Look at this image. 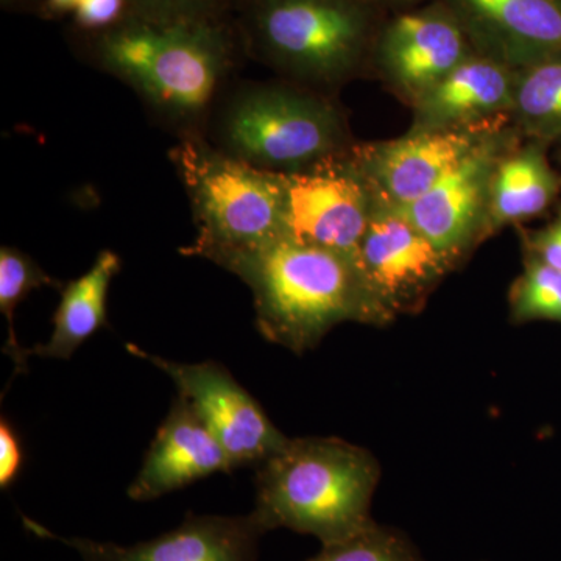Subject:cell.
<instances>
[{
  "label": "cell",
  "mask_w": 561,
  "mask_h": 561,
  "mask_svg": "<svg viewBox=\"0 0 561 561\" xmlns=\"http://www.w3.org/2000/svg\"><path fill=\"white\" fill-rule=\"evenodd\" d=\"M253 291L256 327L268 342L302 354L343 323L386 324L359 265L345 254L278 238L217 262Z\"/></svg>",
  "instance_id": "1"
},
{
  "label": "cell",
  "mask_w": 561,
  "mask_h": 561,
  "mask_svg": "<svg viewBox=\"0 0 561 561\" xmlns=\"http://www.w3.org/2000/svg\"><path fill=\"white\" fill-rule=\"evenodd\" d=\"M95 60L130 84L161 117L192 128L216 101L231 66L230 32L219 20H154L128 13L95 33Z\"/></svg>",
  "instance_id": "2"
},
{
  "label": "cell",
  "mask_w": 561,
  "mask_h": 561,
  "mask_svg": "<svg viewBox=\"0 0 561 561\" xmlns=\"http://www.w3.org/2000/svg\"><path fill=\"white\" fill-rule=\"evenodd\" d=\"M381 479L367 449L335 437L289 438L256 468L253 515L265 531L289 529L323 545L367 529Z\"/></svg>",
  "instance_id": "3"
},
{
  "label": "cell",
  "mask_w": 561,
  "mask_h": 561,
  "mask_svg": "<svg viewBox=\"0 0 561 561\" xmlns=\"http://www.w3.org/2000/svg\"><path fill=\"white\" fill-rule=\"evenodd\" d=\"M194 210L198 236L181 253L219 262L284 238L280 173L236 160L197 135L171 151Z\"/></svg>",
  "instance_id": "4"
},
{
  "label": "cell",
  "mask_w": 561,
  "mask_h": 561,
  "mask_svg": "<svg viewBox=\"0 0 561 561\" xmlns=\"http://www.w3.org/2000/svg\"><path fill=\"white\" fill-rule=\"evenodd\" d=\"M220 150L264 171L297 172L327 160L342 139L330 105L278 87L239 91L217 121Z\"/></svg>",
  "instance_id": "5"
},
{
  "label": "cell",
  "mask_w": 561,
  "mask_h": 561,
  "mask_svg": "<svg viewBox=\"0 0 561 561\" xmlns=\"http://www.w3.org/2000/svg\"><path fill=\"white\" fill-rule=\"evenodd\" d=\"M245 33L272 65L306 79L331 80L359 60L368 20L359 0H253Z\"/></svg>",
  "instance_id": "6"
},
{
  "label": "cell",
  "mask_w": 561,
  "mask_h": 561,
  "mask_svg": "<svg viewBox=\"0 0 561 561\" xmlns=\"http://www.w3.org/2000/svg\"><path fill=\"white\" fill-rule=\"evenodd\" d=\"M128 353L149 362L175 382L179 393L187 400L203 423L224 446L232 470L257 468L286 446L289 437L268 419L260 402L236 381L217 362L180 364L154 356L128 343Z\"/></svg>",
  "instance_id": "7"
},
{
  "label": "cell",
  "mask_w": 561,
  "mask_h": 561,
  "mask_svg": "<svg viewBox=\"0 0 561 561\" xmlns=\"http://www.w3.org/2000/svg\"><path fill=\"white\" fill-rule=\"evenodd\" d=\"M280 176L284 238L335 251L357 262L371 217L359 175L346 165L323 160Z\"/></svg>",
  "instance_id": "8"
},
{
  "label": "cell",
  "mask_w": 561,
  "mask_h": 561,
  "mask_svg": "<svg viewBox=\"0 0 561 561\" xmlns=\"http://www.w3.org/2000/svg\"><path fill=\"white\" fill-rule=\"evenodd\" d=\"M453 264L397 208L371 214L357 254L368 289L391 319L419 309Z\"/></svg>",
  "instance_id": "9"
},
{
  "label": "cell",
  "mask_w": 561,
  "mask_h": 561,
  "mask_svg": "<svg viewBox=\"0 0 561 561\" xmlns=\"http://www.w3.org/2000/svg\"><path fill=\"white\" fill-rule=\"evenodd\" d=\"M25 529L68 546L84 561H254L267 531L253 512L245 516L187 515L176 529L131 546L61 537L22 516Z\"/></svg>",
  "instance_id": "10"
},
{
  "label": "cell",
  "mask_w": 561,
  "mask_h": 561,
  "mask_svg": "<svg viewBox=\"0 0 561 561\" xmlns=\"http://www.w3.org/2000/svg\"><path fill=\"white\" fill-rule=\"evenodd\" d=\"M391 79L420 98L470 57V36L448 7L401 14L378 44Z\"/></svg>",
  "instance_id": "11"
},
{
  "label": "cell",
  "mask_w": 561,
  "mask_h": 561,
  "mask_svg": "<svg viewBox=\"0 0 561 561\" xmlns=\"http://www.w3.org/2000/svg\"><path fill=\"white\" fill-rule=\"evenodd\" d=\"M230 471L224 446L179 394L154 435L138 476L128 486V497L136 502L158 500L216 472Z\"/></svg>",
  "instance_id": "12"
},
{
  "label": "cell",
  "mask_w": 561,
  "mask_h": 561,
  "mask_svg": "<svg viewBox=\"0 0 561 561\" xmlns=\"http://www.w3.org/2000/svg\"><path fill=\"white\" fill-rule=\"evenodd\" d=\"M470 39L504 62L561 55V0H448Z\"/></svg>",
  "instance_id": "13"
},
{
  "label": "cell",
  "mask_w": 561,
  "mask_h": 561,
  "mask_svg": "<svg viewBox=\"0 0 561 561\" xmlns=\"http://www.w3.org/2000/svg\"><path fill=\"white\" fill-rule=\"evenodd\" d=\"M493 149L479 144L431 191L400 209L442 253L459 260L476 234L491 183Z\"/></svg>",
  "instance_id": "14"
},
{
  "label": "cell",
  "mask_w": 561,
  "mask_h": 561,
  "mask_svg": "<svg viewBox=\"0 0 561 561\" xmlns=\"http://www.w3.org/2000/svg\"><path fill=\"white\" fill-rule=\"evenodd\" d=\"M479 144L471 133L432 128L376 150L371 176L394 208H401L423 197Z\"/></svg>",
  "instance_id": "15"
},
{
  "label": "cell",
  "mask_w": 561,
  "mask_h": 561,
  "mask_svg": "<svg viewBox=\"0 0 561 561\" xmlns=\"http://www.w3.org/2000/svg\"><path fill=\"white\" fill-rule=\"evenodd\" d=\"M512 77L504 61L490 55H470L440 83L420 98V117L442 128L504 108L513 99Z\"/></svg>",
  "instance_id": "16"
},
{
  "label": "cell",
  "mask_w": 561,
  "mask_h": 561,
  "mask_svg": "<svg viewBox=\"0 0 561 561\" xmlns=\"http://www.w3.org/2000/svg\"><path fill=\"white\" fill-rule=\"evenodd\" d=\"M121 265L114 251L103 250L90 271L66 284L49 341L27 348L28 357L69 360L88 339L108 327V291Z\"/></svg>",
  "instance_id": "17"
},
{
  "label": "cell",
  "mask_w": 561,
  "mask_h": 561,
  "mask_svg": "<svg viewBox=\"0 0 561 561\" xmlns=\"http://www.w3.org/2000/svg\"><path fill=\"white\" fill-rule=\"evenodd\" d=\"M490 186L493 225L538 216L551 205L557 192L556 176L535 147L502 162L491 176Z\"/></svg>",
  "instance_id": "18"
},
{
  "label": "cell",
  "mask_w": 561,
  "mask_h": 561,
  "mask_svg": "<svg viewBox=\"0 0 561 561\" xmlns=\"http://www.w3.org/2000/svg\"><path fill=\"white\" fill-rule=\"evenodd\" d=\"M54 287L62 290L60 280L51 278L35 261L21 250L2 247L0 250V312L9 327L3 353L13 360L14 375L27 373V348L21 346L14 332V311L33 290Z\"/></svg>",
  "instance_id": "19"
},
{
  "label": "cell",
  "mask_w": 561,
  "mask_h": 561,
  "mask_svg": "<svg viewBox=\"0 0 561 561\" xmlns=\"http://www.w3.org/2000/svg\"><path fill=\"white\" fill-rule=\"evenodd\" d=\"M513 99L531 127L561 128V55L527 66Z\"/></svg>",
  "instance_id": "20"
},
{
  "label": "cell",
  "mask_w": 561,
  "mask_h": 561,
  "mask_svg": "<svg viewBox=\"0 0 561 561\" xmlns=\"http://www.w3.org/2000/svg\"><path fill=\"white\" fill-rule=\"evenodd\" d=\"M516 323L549 320L561 323V272L531 256L511 294Z\"/></svg>",
  "instance_id": "21"
},
{
  "label": "cell",
  "mask_w": 561,
  "mask_h": 561,
  "mask_svg": "<svg viewBox=\"0 0 561 561\" xmlns=\"http://www.w3.org/2000/svg\"><path fill=\"white\" fill-rule=\"evenodd\" d=\"M306 561H424L412 541L393 527L371 524L345 540L321 546Z\"/></svg>",
  "instance_id": "22"
},
{
  "label": "cell",
  "mask_w": 561,
  "mask_h": 561,
  "mask_svg": "<svg viewBox=\"0 0 561 561\" xmlns=\"http://www.w3.org/2000/svg\"><path fill=\"white\" fill-rule=\"evenodd\" d=\"M231 0H128V13L154 20H219Z\"/></svg>",
  "instance_id": "23"
},
{
  "label": "cell",
  "mask_w": 561,
  "mask_h": 561,
  "mask_svg": "<svg viewBox=\"0 0 561 561\" xmlns=\"http://www.w3.org/2000/svg\"><path fill=\"white\" fill-rule=\"evenodd\" d=\"M128 10V0H80L73 16L83 31L101 33L119 24Z\"/></svg>",
  "instance_id": "24"
},
{
  "label": "cell",
  "mask_w": 561,
  "mask_h": 561,
  "mask_svg": "<svg viewBox=\"0 0 561 561\" xmlns=\"http://www.w3.org/2000/svg\"><path fill=\"white\" fill-rule=\"evenodd\" d=\"M24 465L21 438L9 420H0V489L9 490Z\"/></svg>",
  "instance_id": "25"
},
{
  "label": "cell",
  "mask_w": 561,
  "mask_h": 561,
  "mask_svg": "<svg viewBox=\"0 0 561 561\" xmlns=\"http://www.w3.org/2000/svg\"><path fill=\"white\" fill-rule=\"evenodd\" d=\"M531 256L561 272V214L551 227L531 238Z\"/></svg>",
  "instance_id": "26"
},
{
  "label": "cell",
  "mask_w": 561,
  "mask_h": 561,
  "mask_svg": "<svg viewBox=\"0 0 561 561\" xmlns=\"http://www.w3.org/2000/svg\"><path fill=\"white\" fill-rule=\"evenodd\" d=\"M80 0H43L41 9L49 16H61V14L76 11Z\"/></svg>",
  "instance_id": "27"
},
{
  "label": "cell",
  "mask_w": 561,
  "mask_h": 561,
  "mask_svg": "<svg viewBox=\"0 0 561 561\" xmlns=\"http://www.w3.org/2000/svg\"><path fill=\"white\" fill-rule=\"evenodd\" d=\"M35 2H43V0H2L3 7H27Z\"/></svg>",
  "instance_id": "28"
},
{
  "label": "cell",
  "mask_w": 561,
  "mask_h": 561,
  "mask_svg": "<svg viewBox=\"0 0 561 561\" xmlns=\"http://www.w3.org/2000/svg\"><path fill=\"white\" fill-rule=\"evenodd\" d=\"M359 2H400V0H359Z\"/></svg>",
  "instance_id": "29"
}]
</instances>
